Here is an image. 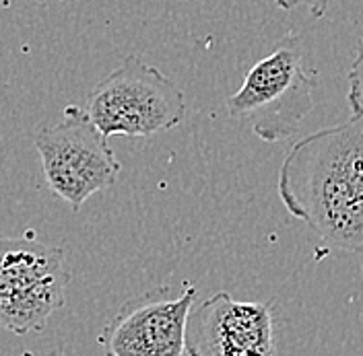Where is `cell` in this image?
<instances>
[{
	"instance_id": "obj_1",
	"label": "cell",
	"mask_w": 363,
	"mask_h": 356,
	"mask_svg": "<svg viewBox=\"0 0 363 356\" xmlns=\"http://www.w3.org/2000/svg\"><path fill=\"white\" fill-rule=\"evenodd\" d=\"M277 192L324 243L363 255V117L297 140L279 169Z\"/></svg>"
},
{
	"instance_id": "obj_2",
	"label": "cell",
	"mask_w": 363,
	"mask_h": 356,
	"mask_svg": "<svg viewBox=\"0 0 363 356\" xmlns=\"http://www.w3.org/2000/svg\"><path fill=\"white\" fill-rule=\"evenodd\" d=\"M316 87L318 70L308 60L306 44L289 31L250 68L242 87L227 99V112L246 122L260 140L281 142L299 132Z\"/></svg>"
},
{
	"instance_id": "obj_3",
	"label": "cell",
	"mask_w": 363,
	"mask_h": 356,
	"mask_svg": "<svg viewBox=\"0 0 363 356\" xmlns=\"http://www.w3.org/2000/svg\"><path fill=\"white\" fill-rule=\"evenodd\" d=\"M85 112L106 138L153 136L180 124L186 99L169 76L130 54L89 91Z\"/></svg>"
},
{
	"instance_id": "obj_4",
	"label": "cell",
	"mask_w": 363,
	"mask_h": 356,
	"mask_svg": "<svg viewBox=\"0 0 363 356\" xmlns=\"http://www.w3.org/2000/svg\"><path fill=\"white\" fill-rule=\"evenodd\" d=\"M70 272L65 251L27 237H0V330L42 332L65 307Z\"/></svg>"
},
{
	"instance_id": "obj_5",
	"label": "cell",
	"mask_w": 363,
	"mask_h": 356,
	"mask_svg": "<svg viewBox=\"0 0 363 356\" xmlns=\"http://www.w3.org/2000/svg\"><path fill=\"white\" fill-rule=\"evenodd\" d=\"M35 149L50 190L74 212L93 194L112 188L122 171L108 138L79 105H68L58 124L42 128Z\"/></svg>"
},
{
	"instance_id": "obj_6",
	"label": "cell",
	"mask_w": 363,
	"mask_h": 356,
	"mask_svg": "<svg viewBox=\"0 0 363 356\" xmlns=\"http://www.w3.org/2000/svg\"><path fill=\"white\" fill-rule=\"evenodd\" d=\"M196 289L184 285L147 290L126 301L99 335L108 356H184L186 319Z\"/></svg>"
},
{
	"instance_id": "obj_7",
	"label": "cell",
	"mask_w": 363,
	"mask_h": 356,
	"mask_svg": "<svg viewBox=\"0 0 363 356\" xmlns=\"http://www.w3.org/2000/svg\"><path fill=\"white\" fill-rule=\"evenodd\" d=\"M188 356H279L271 303L235 301L221 290L192 305L186 319Z\"/></svg>"
},
{
	"instance_id": "obj_8",
	"label": "cell",
	"mask_w": 363,
	"mask_h": 356,
	"mask_svg": "<svg viewBox=\"0 0 363 356\" xmlns=\"http://www.w3.org/2000/svg\"><path fill=\"white\" fill-rule=\"evenodd\" d=\"M347 103L353 110V115L363 117V40L357 42V52L353 64L349 68V93Z\"/></svg>"
},
{
	"instance_id": "obj_9",
	"label": "cell",
	"mask_w": 363,
	"mask_h": 356,
	"mask_svg": "<svg viewBox=\"0 0 363 356\" xmlns=\"http://www.w3.org/2000/svg\"><path fill=\"white\" fill-rule=\"evenodd\" d=\"M283 11H297V8H306L314 19L324 17L330 0H274Z\"/></svg>"
},
{
	"instance_id": "obj_10",
	"label": "cell",
	"mask_w": 363,
	"mask_h": 356,
	"mask_svg": "<svg viewBox=\"0 0 363 356\" xmlns=\"http://www.w3.org/2000/svg\"><path fill=\"white\" fill-rule=\"evenodd\" d=\"M33 2H58V0H33Z\"/></svg>"
}]
</instances>
